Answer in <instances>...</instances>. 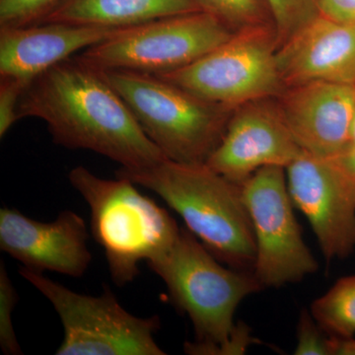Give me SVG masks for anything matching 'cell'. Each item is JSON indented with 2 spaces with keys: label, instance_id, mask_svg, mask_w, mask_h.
<instances>
[{
  "label": "cell",
  "instance_id": "19",
  "mask_svg": "<svg viewBox=\"0 0 355 355\" xmlns=\"http://www.w3.org/2000/svg\"><path fill=\"white\" fill-rule=\"evenodd\" d=\"M279 48L320 15L318 0H263Z\"/></svg>",
  "mask_w": 355,
  "mask_h": 355
},
{
  "label": "cell",
  "instance_id": "21",
  "mask_svg": "<svg viewBox=\"0 0 355 355\" xmlns=\"http://www.w3.org/2000/svg\"><path fill=\"white\" fill-rule=\"evenodd\" d=\"M18 294L7 272L6 263H0V347L7 355L23 354L14 331L12 315Z\"/></svg>",
  "mask_w": 355,
  "mask_h": 355
},
{
  "label": "cell",
  "instance_id": "18",
  "mask_svg": "<svg viewBox=\"0 0 355 355\" xmlns=\"http://www.w3.org/2000/svg\"><path fill=\"white\" fill-rule=\"evenodd\" d=\"M200 10L212 14L235 31L272 24L263 0H190Z\"/></svg>",
  "mask_w": 355,
  "mask_h": 355
},
{
  "label": "cell",
  "instance_id": "4",
  "mask_svg": "<svg viewBox=\"0 0 355 355\" xmlns=\"http://www.w3.org/2000/svg\"><path fill=\"white\" fill-rule=\"evenodd\" d=\"M220 263L184 228L165 254L147 263L164 282L173 304L193 324L196 342L184 343L186 354L212 355L225 345L235 328L238 306L263 289L253 272Z\"/></svg>",
  "mask_w": 355,
  "mask_h": 355
},
{
  "label": "cell",
  "instance_id": "7",
  "mask_svg": "<svg viewBox=\"0 0 355 355\" xmlns=\"http://www.w3.org/2000/svg\"><path fill=\"white\" fill-rule=\"evenodd\" d=\"M19 275L44 296L64 327L57 355H165L155 335L157 316L137 317L119 302L108 287L101 295L77 293L24 266Z\"/></svg>",
  "mask_w": 355,
  "mask_h": 355
},
{
  "label": "cell",
  "instance_id": "5",
  "mask_svg": "<svg viewBox=\"0 0 355 355\" xmlns=\"http://www.w3.org/2000/svg\"><path fill=\"white\" fill-rule=\"evenodd\" d=\"M142 130L166 158L205 163L225 132L233 111L146 72L102 70Z\"/></svg>",
  "mask_w": 355,
  "mask_h": 355
},
{
  "label": "cell",
  "instance_id": "25",
  "mask_svg": "<svg viewBox=\"0 0 355 355\" xmlns=\"http://www.w3.org/2000/svg\"><path fill=\"white\" fill-rule=\"evenodd\" d=\"M318 6L321 15L355 25V0H318Z\"/></svg>",
  "mask_w": 355,
  "mask_h": 355
},
{
  "label": "cell",
  "instance_id": "13",
  "mask_svg": "<svg viewBox=\"0 0 355 355\" xmlns=\"http://www.w3.org/2000/svg\"><path fill=\"white\" fill-rule=\"evenodd\" d=\"M287 127L305 153L333 158L349 144L355 85L311 81L289 86L277 101Z\"/></svg>",
  "mask_w": 355,
  "mask_h": 355
},
{
  "label": "cell",
  "instance_id": "8",
  "mask_svg": "<svg viewBox=\"0 0 355 355\" xmlns=\"http://www.w3.org/2000/svg\"><path fill=\"white\" fill-rule=\"evenodd\" d=\"M235 32L212 14L195 11L123 28L76 57L100 70L166 73L196 62Z\"/></svg>",
  "mask_w": 355,
  "mask_h": 355
},
{
  "label": "cell",
  "instance_id": "10",
  "mask_svg": "<svg viewBox=\"0 0 355 355\" xmlns=\"http://www.w3.org/2000/svg\"><path fill=\"white\" fill-rule=\"evenodd\" d=\"M294 207L309 221L326 261L355 250V178L331 158L302 151L286 168Z\"/></svg>",
  "mask_w": 355,
  "mask_h": 355
},
{
  "label": "cell",
  "instance_id": "2",
  "mask_svg": "<svg viewBox=\"0 0 355 355\" xmlns=\"http://www.w3.org/2000/svg\"><path fill=\"white\" fill-rule=\"evenodd\" d=\"M116 176L127 178L162 198L222 263L253 272L256 240L242 184L205 163L186 164L167 158L146 169L120 168Z\"/></svg>",
  "mask_w": 355,
  "mask_h": 355
},
{
  "label": "cell",
  "instance_id": "12",
  "mask_svg": "<svg viewBox=\"0 0 355 355\" xmlns=\"http://www.w3.org/2000/svg\"><path fill=\"white\" fill-rule=\"evenodd\" d=\"M88 239L85 220L72 210L41 222L15 209H0V250L34 272L83 277L92 261Z\"/></svg>",
  "mask_w": 355,
  "mask_h": 355
},
{
  "label": "cell",
  "instance_id": "9",
  "mask_svg": "<svg viewBox=\"0 0 355 355\" xmlns=\"http://www.w3.org/2000/svg\"><path fill=\"white\" fill-rule=\"evenodd\" d=\"M256 240L253 272L263 288L279 287L316 272L319 263L303 240L286 168L259 169L242 184Z\"/></svg>",
  "mask_w": 355,
  "mask_h": 355
},
{
  "label": "cell",
  "instance_id": "1",
  "mask_svg": "<svg viewBox=\"0 0 355 355\" xmlns=\"http://www.w3.org/2000/svg\"><path fill=\"white\" fill-rule=\"evenodd\" d=\"M18 116L44 121L58 146L93 151L123 169H146L166 159L102 70L77 57L32 80Z\"/></svg>",
  "mask_w": 355,
  "mask_h": 355
},
{
  "label": "cell",
  "instance_id": "14",
  "mask_svg": "<svg viewBox=\"0 0 355 355\" xmlns=\"http://www.w3.org/2000/svg\"><path fill=\"white\" fill-rule=\"evenodd\" d=\"M120 30L64 22L0 27V78L29 85L77 51L102 43Z\"/></svg>",
  "mask_w": 355,
  "mask_h": 355
},
{
  "label": "cell",
  "instance_id": "24",
  "mask_svg": "<svg viewBox=\"0 0 355 355\" xmlns=\"http://www.w3.org/2000/svg\"><path fill=\"white\" fill-rule=\"evenodd\" d=\"M259 342L251 335V329L239 322L235 324L228 342L217 349L212 355L244 354L248 347Z\"/></svg>",
  "mask_w": 355,
  "mask_h": 355
},
{
  "label": "cell",
  "instance_id": "17",
  "mask_svg": "<svg viewBox=\"0 0 355 355\" xmlns=\"http://www.w3.org/2000/svg\"><path fill=\"white\" fill-rule=\"evenodd\" d=\"M310 312L329 336L355 338V275L338 279L312 303Z\"/></svg>",
  "mask_w": 355,
  "mask_h": 355
},
{
  "label": "cell",
  "instance_id": "26",
  "mask_svg": "<svg viewBox=\"0 0 355 355\" xmlns=\"http://www.w3.org/2000/svg\"><path fill=\"white\" fill-rule=\"evenodd\" d=\"M340 168L355 178V144H349L338 155L331 158Z\"/></svg>",
  "mask_w": 355,
  "mask_h": 355
},
{
  "label": "cell",
  "instance_id": "23",
  "mask_svg": "<svg viewBox=\"0 0 355 355\" xmlns=\"http://www.w3.org/2000/svg\"><path fill=\"white\" fill-rule=\"evenodd\" d=\"M28 84L12 78H0V137L19 121L18 105Z\"/></svg>",
  "mask_w": 355,
  "mask_h": 355
},
{
  "label": "cell",
  "instance_id": "27",
  "mask_svg": "<svg viewBox=\"0 0 355 355\" xmlns=\"http://www.w3.org/2000/svg\"><path fill=\"white\" fill-rule=\"evenodd\" d=\"M331 355H355V338L331 336Z\"/></svg>",
  "mask_w": 355,
  "mask_h": 355
},
{
  "label": "cell",
  "instance_id": "3",
  "mask_svg": "<svg viewBox=\"0 0 355 355\" xmlns=\"http://www.w3.org/2000/svg\"><path fill=\"white\" fill-rule=\"evenodd\" d=\"M69 181L90 209L91 232L116 286L137 279L140 263L155 260L177 241L176 220L127 178L103 179L77 166Z\"/></svg>",
  "mask_w": 355,
  "mask_h": 355
},
{
  "label": "cell",
  "instance_id": "11",
  "mask_svg": "<svg viewBox=\"0 0 355 355\" xmlns=\"http://www.w3.org/2000/svg\"><path fill=\"white\" fill-rule=\"evenodd\" d=\"M270 99L235 109L205 164L239 184L261 168L291 165L303 150L287 127L279 104Z\"/></svg>",
  "mask_w": 355,
  "mask_h": 355
},
{
  "label": "cell",
  "instance_id": "28",
  "mask_svg": "<svg viewBox=\"0 0 355 355\" xmlns=\"http://www.w3.org/2000/svg\"><path fill=\"white\" fill-rule=\"evenodd\" d=\"M349 144H355V109L354 119H352V130H350Z\"/></svg>",
  "mask_w": 355,
  "mask_h": 355
},
{
  "label": "cell",
  "instance_id": "6",
  "mask_svg": "<svg viewBox=\"0 0 355 355\" xmlns=\"http://www.w3.org/2000/svg\"><path fill=\"white\" fill-rule=\"evenodd\" d=\"M277 50L272 24L252 26L191 64L156 76L234 111L248 103L279 97L286 89Z\"/></svg>",
  "mask_w": 355,
  "mask_h": 355
},
{
  "label": "cell",
  "instance_id": "15",
  "mask_svg": "<svg viewBox=\"0 0 355 355\" xmlns=\"http://www.w3.org/2000/svg\"><path fill=\"white\" fill-rule=\"evenodd\" d=\"M286 87L311 81L355 85V25L320 14L277 50Z\"/></svg>",
  "mask_w": 355,
  "mask_h": 355
},
{
  "label": "cell",
  "instance_id": "16",
  "mask_svg": "<svg viewBox=\"0 0 355 355\" xmlns=\"http://www.w3.org/2000/svg\"><path fill=\"white\" fill-rule=\"evenodd\" d=\"M195 11L190 0H65L44 22L123 29Z\"/></svg>",
  "mask_w": 355,
  "mask_h": 355
},
{
  "label": "cell",
  "instance_id": "22",
  "mask_svg": "<svg viewBox=\"0 0 355 355\" xmlns=\"http://www.w3.org/2000/svg\"><path fill=\"white\" fill-rule=\"evenodd\" d=\"M295 355H331V336L308 310L301 312L297 324Z\"/></svg>",
  "mask_w": 355,
  "mask_h": 355
},
{
  "label": "cell",
  "instance_id": "20",
  "mask_svg": "<svg viewBox=\"0 0 355 355\" xmlns=\"http://www.w3.org/2000/svg\"><path fill=\"white\" fill-rule=\"evenodd\" d=\"M65 0H0V27L44 22Z\"/></svg>",
  "mask_w": 355,
  "mask_h": 355
}]
</instances>
